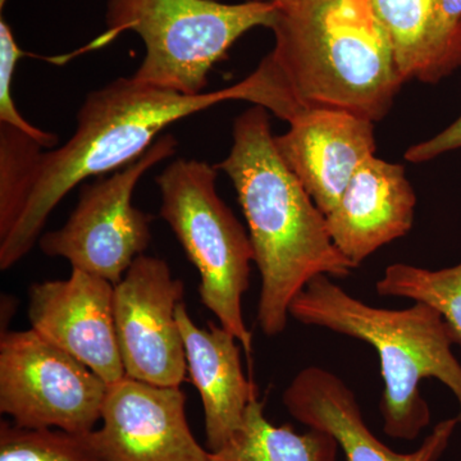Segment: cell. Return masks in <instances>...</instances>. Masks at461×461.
I'll return each mask as SVG.
<instances>
[{"label": "cell", "instance_id": "1", "mask_svg": "<svg viewBox=\"0 0 461 461\" xmlns=\"http://www.w3.org/2000/svg\"><path fill=\"white\" fill-rule=\"evenodd\" d=\"M238 85L189 96L118 77L85 98L63 145L45 149L26 132L0 124V269L23 260L59 203L78 185L129 166L167 127L227 102Z\"/></svg>", "mask_w": 461, "mask_h": 461}, {"label": "cell", "instance_id": "2", "mask_svg": "<svg viewBox=\"0 0 461 461\" xmlns=\"http://www.w3.org/2000/svg\"><path fill=\"white\" fill-rule=\"evenodd\" d=\"M272 50L239 81L241 102L285 122L314 111L384 120L406 83L368 0L276 2Z\"/></svg>", "mask_w": 461, "mask_h": 461}, {"label": "cell", "instance_id": "3", "mask_svg": "<svg viewBox=\"0 0 461 461\" xmlns=\"http://www.w3.org/2000/svg\"><path fill=\"white\" fill-rule=\"evenodd\" d=\"M269 112L248 109L232 126V147L215 168L232 182L260 273L258 321L267 336L287 327L290 305L314 277L346 278L353 264L333 244L321 213L276 147Z\"/></svg>", "mask_w": 461, "mask_h": 461}, {"label": "cell", "instance_id": "4", "mask_svg": "<svg viewBox=\"0 0 461 461\" xmlns=\"http://www.w3.org/2000/svg\"><path fill=\"white\" fill-rule=\"evenodd\" d=\"M290 315L306 326L333 330L375 348L384 384L379 409L384 432L391 438L412 441L429 426V402L420 393L423 379H438L453 391L461 423V364L453 354L447 323L433 306L415 302L400 311L377 308L321 275L294 299Z\"/></svg>", "mask_w": 461, "mask_h": 461}, {"label": "cell", "instance_id": "5", "mask_svg": "<svg viewBox=\"0 0 461 461\" xmlns=\"http://www.w3.org/2000/svg\"><path fill=\"white\" fill-rule=\"evenodd\" d=\"M273 2L247 0H108L105 30L87 50L107 47L135 32L145 56L132 77L157 89L195 96L206 93L208 76L245 33L275 20Z\"/></svg>", "mask_w": 461, "mask_h": 461}, {"label": "cell", "instance_id": "6", "mask_svg": "<svg viewBox=\"0 0 461 461\" xmlns=\"http://www.w3.org/2000/svg\"><path fill=\"white\" fill-rule=\"evenodd\" d=\"M218 169L204 160H173L157 176L159 215L171 227L199 273L203 305L220 326L253 350L242 313L254 250L249 232L217 193Z\"/></svg>", "mask_w": 461, "mask_h": 461}, {"label": "cell", "instance_id": "7", "mask_svg": "<svg viewBox=\"0 0 461 461\" xmlns=\"http://www.w3.org/2000/svg\"><path fill=\"white\" fill-rule=\"evenodd\" d=\"M177 147V139L165 133L129 166L81 185L67 222L39 240L42 253L117 285L151 241L154 217L133 205V191L145 173L171 158Z\"/></svg>", "mask_w": 461, "mask_h": 461}, {"label": "cell", "instance_id": "8", "mask_svg": "<svg viewBox=\"0 0 461 461\" xmlns=\"http://www.w3.org/2000/svg\"><path fill=\"white\" fill-rule=\"evenodd\" d=\"M108 384L32 329L0 336V411L23 429L87 435L102 418Z\"/></svg>", "mask_w": 461, "mask_h": 461}, {"label": "cell", "instance_id": "9", "mask_svg": "<svg viewBox=\"0 0 461 461\" xmlns=\"http://www.w3.org/2000/svg\"><path fill=\"white\" fill-rule=\"evenodd\" d=\"M182 297L184 282L173 277L166 260L147 254L136 258L114 285L115 333L127 377L167 387L186 381V354L176 317Z\"/></svg>", "mask_w": 461, "mask_h": 461}, {"label": "cell", "instance_id": "10", "mask_svg": "<svg viewBox=\"0 0 461 461\" xmlns=\"http://www.w3.org/2000/svg\"><path fill=\"white\" fill-rule=\"evenodd\" d=\"M180 387L124 377L109 384L90 438L104 461H208L186 418Z\"/></svg>", "mask_w": 461, "mask_h": 461}, {"label": "cell", "instance_id": "11", "mask_svg": "<svg viewBox=\"0 0 461 461\" xmlns=\"http://www.w3.org/2000/svg\"><path fill=\"white\" fill-rule=\"evenodd\" d=\"M114 285L72 269L67 280L30 288L32 329L113 384L126 377L113 313Z\"/></svg>", "mask_w": 461, "mask_h": 461}, {"label": "cell", "instance_id": "12", "mask_svg": "<svg viewBox=\"0 0 461 461\" xmlns=\"http://www.w3.org/2000/svg\"><path fill=\"white\" fill-rule=\"evenodd\" d=\"M276 147L294 176L324 215L338 205L348 182L375 156V122L342 111L300 115Z\"/></svg>", "mask_w": 461, "mask_h": 461}, {"label": "cell", "instance_id": "13", "mask_svg": "<svg viewBox=\"0 0 461 461\" xmlns=\"http://www.w3.org/2000/svg\"><path fill=\"white\" fill-rule=\"evenodd\" d=\"M282 402L294 420L330 433L348 461H438L459 423L456 418L439 421L417 450L396 453L366 426L354 391L335 373L321 366L297 373Z\"/></svg>", "mask_w": 461, "mask_h": 461}, {"label": "cell", "instance_id": "14", "mask_svg": "<svg viewBox=\"0 0 461 461\" xmlns=\"http://www.w3.org/2000/svg\"><path fill=\"white\" fill-rule=\"evenodd\" d=\"M417 194L405 167L369 158L326 215L333 244L355 268L378 249L408 235L414 223Z\"/></svg>", "mask_w": 461, "mask_h": 461}, {"label": "cell", "instance_id": "15", "mask_svg": "<svg viewBox=\"0 0 461 461\" xmlns=\"http://www.w3.org/2000/svg\"><path fill=\"white\" fill-rule=\"evenodd\" d=\"M190 381L198 390L205 418L206 447H222L241 427L258 390L245 375L238 339L222 326L203 329L193 321L186 305L176 311Z\"/></svg>", "mask_w": 461, "mask_h": 461}, {"label": "cell", "instance_id": "16", "mask_svg": "<svg viewBox=\"0 0 461 461\" xmlns=\"http://www.w3.org/2000/svg\"><path fill=\"white\" fill-rule=\"evenodd\" d=\"M339 446L330 433L275 426L264 414L259 399L249 405L241 427L229 441L209 451L208 461H336Z\"/></svg>", "mask_w": 461, "mask_h": 461}, {"label": "cell", "instance_id": "17", "mask_svg": "<svg viewBox=\"0 0 461 461\" xmlns=\"http://www.w3.org/2000/svg\"><path fill=\"white\" fill-rule=\"evenodd\" d=\"M378 295L426 303L441 313L454 344L461 348V263L429 271L411 264H391L375 284Z\"/></svg>", "mask_w": 461, "mask_h": 461}, {"label": "cell", "instance_id": "18", "mask_svg": "<svg viewBox=\"0 0 461 461\" xmlns=\"http://www.w3.org/2000/svg\"><path fill=\"white\" fill-rule=\"evenodd\" d=\"M384 27L406 83L420 80L439 0H368Z\"/></svg>", "mask_w": 461, "mask_h": 461}, {"label": "cell", "instance_id": "19", "mask_svg": "<svg viewBox=\"0 0 461 461\" xmlns=\"http://www.w3.org/2000/svg\"><path fill=\"white\" fill-rule=\"evenodd\" d=\"M0 461H104L87 435L0 423Z\"/></svg>", "mask_w": 461, "mask_h": 461}, {"label": "cell", "instance_id": "20", "mask_svg": "<svg viewBox=\"0 0 461 461\" xmlns=\"http://www.w3.org/2000/svg\"><path fill=\"white\" fill-rule=\"evenodd\" d=\"M461 67V0H439L420 80L437 84Z\"/></svg>", "mask_w": 461, "mask_h": 461}, {"label": "cell", "instance_id": "21", "mask_svg": "<svg viewBox=\"0 0 461 461\" xmlns=\"http://www.w3.org/2000/svg\"><path fill=\"white\" fill-rule=\"evenodd\" d=\"M23 56L25 51L18 45L11 26L5 18H0V124H7L29 133L45 149H53L58 144V136L42 131L27 122L26 118L18 112L16 102L12 95L17 65Z\"/></svg>", "mask_w": 461, "mask_h": 461}, {"label": "cell", "instance_id": "22", "mask_svg": "<svg viewBox=\"0 0 461 461\" xmlns=\"http://www.w3.org/2000/svg\"><path fill=\"white\" fill-rule=\"evenodd\" d=\"M461 149V115L450 126L437 133L429 140L411 145L403 154L408 162L420 165L444 156L446 153Z\"/></svg>", "mask_w": 461, "mask_h": 461}, {"label": "cell", "instance_id": "23", "mask_svg": "<svg viewBox=\"0 0 461 461\" xmlns=\"http://www.w3.org/2000/svg\"><path fill=\"white\" fill-rule=\"evenodd\" d=\"M8 0H0V9H5V5H7Z\"/></svg>", "mask_w": 461, "mask_h": 461}, {"label": "cell", "instance_id": "24", "mask_svg": "<svg viewBox=\"0 0 461 461\" xmlns=\"http://www.w3.org/2000/svg\"><path fill=\"white\" fill-rule=\"evenodd\" d=\"M220 2H223V0H220ZM260 2H273V3H276V2H280V0H260Z\"/></svg>", "mask_w": 461, "mask_h": 461}]
</instances>
